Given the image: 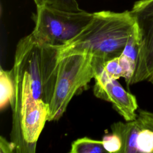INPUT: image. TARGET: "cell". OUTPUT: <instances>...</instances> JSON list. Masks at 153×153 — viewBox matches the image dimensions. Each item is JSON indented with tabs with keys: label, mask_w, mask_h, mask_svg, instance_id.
Segmentation results:
<instances>
[{
	"label": "cell",
	"mask_w": 153,
	"mask_h": 153,
	"mask_svg": "<svg viewBox=\"0 0 153 153\" xmlns=\"http://www.w3.org/2000/svg\"><path fill=\"white\" fill-rule=\"evenodd\" d=\"M0 90V108L2 110L8 103L11 105L14 97L15 87L11 69L5 71L1 68Z\"/></svg>",
	"instance_id": "cell-9"
},
{
	"label": "cell",
	"mask_w": 153,
	"mask_h": 153,
	"mask_svg": "<svg viewBox=\"0 0 153 153\" xmlns=\"http://www.w3.org/2000/svg\"><path fill=\"white\" fill-rule=\"evenodd\" d=\"M136 26L130 11L93 13L90 23L74 38L60 47V57L72 53H86L103 65L123 53Z\"/></svg>",
	"instance_id": "cell-1"
},
{
	"label": "cell",
	"mask_w": 153,
	"mask_h": 153,
	"mask_svg": "<svg viewBox=\"0 0 153 153\" xmlns=\"http://www.w3.org/2000/svg\"><path fill=\"white\" fill-rule=\"evenodd\" d=\"M16 146L12 141H8L2 136L0 139V152L11 153L15 152Z\"/></svg>",
	"instance_id": "cell-13"
},
{
	"label": "cell",
	"mask_w": 153,
	"mask_h": 153,
	"mask_svg": "<svg viewBox=\"0 0 153 153\" xmlns=\"http://www.w3.org/2000/svg\"><path fill=\"white\" fill-rule=\"evenodd\" d=\"M102 71L110 79H118L121 77L124 78L127 86L130 85L134 74L130 62L122 54L105 62Z\"/></svg>",
	"instance_id": "cell-8"
},
{
	"label": "cell",
	"mask_w": 153,
	"mask_h": 153,
	"mask_svg": "<svg viewBox=\"0 0 153 153\" xmlns=\"http://www.w3.org/2000/svg\"><path fill=\"white\" fill-rule=\"evenodd\" d=\"M94 79L93 92L96 97L111 102L126 121L136 118L138 105L135 96L126 91L117 79L109 78L102 70Z\"/></svg>",
	"instance_id": "cell-7"
},
{
	"label": "cell",
	"mask_w": 153,
	"mask_h": 153,
	"mask_svg": "<svg viewBox=\"0 0 153 153\" xmlns=\"http://www.w3.org/2000/svg\"><path fill=\"white\" fill-rule=\"evenodd\" d=\"M130 11L140 36L138 57L130 85L143 81L153 83V0L136 1Z\"/></svg>",
	"instance_id": "cell-5"
},
{
	"label": "cell",
	"mask_w": 153,
	"mask_h": 153,
	"mask_svg": "<svg viewBox=\"0 0 153 153\" xmlns=\"http://www.w3.org/2000/svg\"><path fill=\"white\" fill-rule=\"evenodd\" d=\"M102 142L106 152H120L121 151V141L119 136L115 133H112V134L105 135L103 137Z\"/></svg>",
	"instance_id": "cell-12"
},
{
	"label": "cell",
	"mask_w": 153,
	"mask_h": 153,
	"mask_svg": "<svg viewBox=\"0 0 153 153\" xmlns=\"http://www.w3.org/2000/svg\"><path fill=\"white\" fill-rule=\"evenodd\" d=\"M102 66L103 64L93 56L86 53H72L60 57L47 121L59 120L74 95L94 78Z\"/></svg>",
	"instance_id": "cell-3"
},
{
	"label": "cell",
	"mask_w": 153,
	"mask_h": 153,
	"mask_svg": "<svg viewBox=\"0 0 153 153\" xmlns=\"http://www.w3.org/2000/svg\"><path fill=\"white\" fill-rule=\"evenodd\" d=\"M106 152L102 140L93 139L87 137L79 138L71 144V153H102Z\"/></svg>",
	"instance_id": "cell-10"
},
{
	"label": "cell",
	"mask_w": 153,
	"mask_h": 153,
	"mask_svg": "<svg viewBox=\"0 0 153 153\" xmlns=\"http://www.w3.org/2000/svg\"><path fill=\"white\" fill-rule=\"evenodd\" d=\"M60 47L48 45L32 32L19 41L14 64L27 74L32 82L35 100L49 105L57 77Z\"/></svg>",
	"instance_id": "cell-2"
},
{
	"label": "cell",
	"mask_w": 153,
	"mask_h": 153,
	"mask_svg": "<svg viewBox=\"0 0 153 153\" xmlns=\"http://www.w3.org/2000/svg\"><path fill=\"white\" fill-rule=\"evenodd\" d=\"M37 5H47L63 10L79 11V8L76 0H33Z\"/></svg>",
	"instance_id": "cell-11"
},
{
	"label": "cell",
	"mask_w": 153,
	"mask_h": 153,
	"mask_svg": "<svg viewBox=\"0 0 153 153\" xmlns=\"http://www.w3.org/2000/svg\"><path fill=\"white\" fill-rule=\"evenodd\" d=\"M137 114L132 121H118L111 126L121 141L120 153H153V112L139 109Z\"/></svg>",
	"instance_id": "cell-6"
},
{
	"label": "cell",
	"mask_w": 153,
	"mask_h": 153,
	"mask_svg": "<svg viewBox=\"0 0 153 153\" xmlns=\"http://www.w3.org/2000/svg\"><path fill=\"white\" fill-rule=\"evenodd\" d=\"M93 17V13L82 10L71 11L47 5H37L32 33L48 45L62 47L79 33Z\"/></svg>",
	"instance_id": "cell-4"
}]
</instances>
